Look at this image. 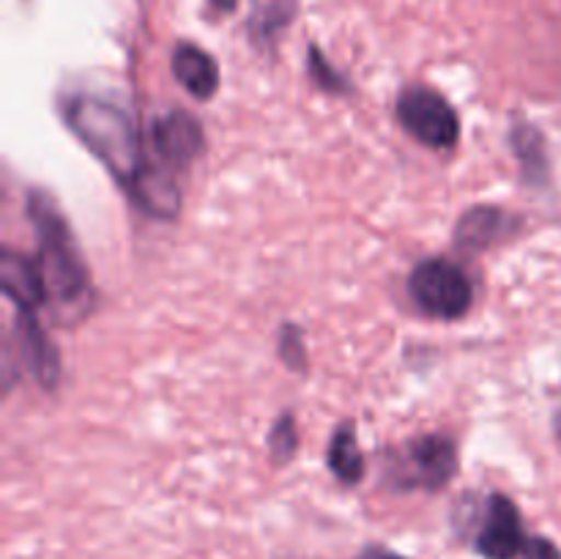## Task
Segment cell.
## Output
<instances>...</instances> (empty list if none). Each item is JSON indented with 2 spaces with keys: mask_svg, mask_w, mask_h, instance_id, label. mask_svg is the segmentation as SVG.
Instances as JSON below:
<instances>
[{
  "mask_svg": "<svg viewBox=\"0 0 561 559\" xmlns=\"http://www.w3.org/2000/svg\"><path fill=\"white\" fill-rule=\"evenodd\" d=\"M64 121L146 217L162 223L179 219V184L168 168L148 153V137H142L135 113L126 104L102 93H75L64 102Z\"/></svg>",
  "mask_w": 561,
  "mask_h": 559,
  "instance_id": "1",
  "label": "cell"
},
{
  "mask_svg": "<svg viewBox=\"0 0 561 559\" xmlns=\"http://www.w3.org/2000/svg\"><path fill=\"white\" fill-rule=\"evenodd\" d=\"M25 208L36 233V263L49 290V301L60 307H85L93 296L91 272L58 201L49 192L31 190Z\"/></svg>",
  "mask_w": 561,
  "mask_h": 559,
  "instance_id": "2",
  "label": "cell"
},
{
  "mask_svg": "<svg viewBox=\"0 0 561 559\" xmlns=\"http://www.w3.org/2000/svg\"><path fill=\"white\" fill-rule=\"evenodd\" d=\"M458 442L444 433H422L383 455V486L394 493H438L458 477Z\"/></svg>",
  "mask_w": 561,
  "mask_h": 559,
  "instance_id": "3",
  "label": "cell"
},
{
  "mask_svg": "<svg viewBox=\"0 0 561 559\" xmlns=\"http://www.w3.org/2000/svg\"><path fill=\"white\" fill-rule=\"evenodd\" d=\"M409 299L433 321H460L474 307V283L458 261L425 258L409 274Z\"/></svg>",
  "mask_w": 561,
  "mask_h": 559,
  "instance_id": "4",
  "label": "cell"
},
{
  "mask_svg": "<svg viewBox=\"0 0 561 559\" xmlns=\"http://www.w3.org/2000/svg\"><path fill=\"white\" fill-rule=\"evenodd\" d=\"M400 126L433 151H453L460 142V115L436 88L409 85L394 102Z\"/></svg>",
  "mask_w": 561,
  "mask_h": 559,
  "instance_id": "5",
  "label": "cell"
},
{
  "mask_svg": "<svg viewBox=\"0 0 561 559\" xmlns=\"http://www.w3.org/2000/svg\"><path fill=\"white\" fill-rule=\"evenodd\" d=\"M526 540V526L520 507L515 504L513 497L507 493H491L482 502L480 518H477L474 529V551L482 559H520L524 554Z\"/></svg>",
  "mask_w": 561,
  "mask_h": 559,
  "instance_id": "6",
  "label": "cell"
},
{
  "mask_svg": "<svg viewBox=\"0 0 561 559\" xmlns=\"http://www.w3.org/2000/svg\"><path fill=\"white\" fill-rule=\"evenodd\" d=\"M148 148L168 170H186L206 148V129L190 110H168L148 126Z\"/></svg>",
  "mask_w": 561,
  "mask_h": 559,
  "instance_id": "7",
  "label": "cell"
},
{
  "mask_svg": "<svg viewBox=\"0 0 561 559\" xmlns=\"http://www.w3.org/2000/svg\"><path fill=\"white\" fill-rule=\"evenodd\" d=\"M14 316L16 354H20L22 367L44 392H55L60 387V378H64L58 345L44 329L38 310H14Z\"/></svg>",
  "mask_w": 561,
  "mask_h": 559,
  "instance_id": "8",
  "label": "cell"
},
{
  "mask_svg": "<svg viewBox=\"0 0 561 559\" xmlns=\"http://www.w3.org/2000/svg\"><path fill=\"white\" fill-rule=\"evenodd\" d=\"M520 228H524V219L515 212L482 203V206H471L460 214L453 230V244L463 255H480V252L507 241L510 236L520 233Z\"/></svg>",
  "mask_w": 561,
  "mask_h": 559,
  "instance_id": "9",
  "label": "cell"
},
{
  "mask_svg": "<svg viewBox=\"0 0 561 559\" xmlns=\"http://www.w3.org/2000/svg\"><path fill=\"white\" fill-rule=\"evenodd\" d=\"M0 288H3V296L14 310H42L44 305H49V290L44 285L36 258H27L22 252L3 250Z\"/></svg>",
  "mask_w": 561,
  "mask_h": 559,
  "instance_id": "10",
  "label": "cell"
},
{
  "mask_svg": "<svg viewBox=\"0 0 561 559\" xmlns=\"http://www.w3.org/2000/svg\"><path fill=\"white\" fill-rule=\"evenodd\" d=\"M170 69H173V77L179 80V85L192 99H197V102H211L217 96L222 71H219V64L214 60V55L197 47V44H175L173 55H170Z\"/></svg>",
  "mask_w": 561,
  "mask_h": 559,
  "instance_id": "11",
  "label": "cell"
},
{
  "mask_svg": "<svg viewBox=\"0 0 561 559\" xmlns=\"http://www.w3.org/2000/svg\"><path fill=\"white\" fill-rule=\"evenodd\" d=\"M299 14V0H252L247 14V36L252 47L268 53L277 47L283 33L294 25Z\"/></svg>",
  "mask_w": 561,
  "mask_h": 559,
  "instance_id": "12",
  "label": "cell"
},
{
  "mask_svg": "<svg viewBox=\"0 0 561 559\" xmlns=\"http://www.w3.org/2000/svg\"><path fill=\"white\" fill-rule=\"evenodd\" d=\"M510 146H513V153L518 159L526 184H551V153H548V140L540 132V126H535L531 121H518L510 129Z\"/></svg>",
  "mask_w": 561,
  "mask_h": 559,
  "instance_id": "13",
  "label": "cell"
},
{
  "mask_svg": "<svg viewBox=\"0 0 561 559\" xmlns=\"http://www.w3.org/2000/svg\"><path fill=\"white\" fill-rule=\"evenodd\" d=\"M327 466L334 475V480L345 488H356L365 480L367 460L365 453H362L359 433H356L354 420H345L334 427L327 447Z\"/></svg>",
  "mask_w": 561,
  "mask_h": 559,
  "instance_id": "14",
  "label": "cell"
},
{
  "mask_svg": "<svg viewBox=\"0 0 561 559\" xmlns=\"http://www.w3.org/2000/svg\"><path fill=\"white\" fill-rule=\"evenodd\" d=\"M307 75H310L312 85L321 88L329 96H348V93H354L351 77L345 75V71H340L337 66L321 53L318 44H310V49H307Z\"/></svg>",
  "mask_w": 561,
  "mask_h": 559,
  "instance_id": "15",
  "label": "cell"
},
{
  "mask_svg": "<svg viewBox=\"0 0 561 559\" xmlns=\"http://www.w3.org/2000/svg\"><path fill=\"white\" fill-rule=\"evenodd\" d=\"M266 447L277 466L290 464V460H294L296 449H299V425H296L294 411H283V414L272 422L266 436Z\"/></svg>",
  "mask_w": 561,
  "mask_h": 559,
  "instance_id": "16",
  "label": "cell"
},
{
  "mask_svg": "<svg viewBox=\"0 0 561 559\" xmlns=\"http://www.w3.org/2000/svg\"><path fill=\"white\" fill-rule=\"evenodd\" d=\"M277 356L285 362V367L294 373L310 370V354H307L305 329L294 321H285L277 334Z\"/></svg>",
  "mask_w": 561,
  "mask_h": 559,
  "instance_id": "17",
  "label": "cell"
},
{
  "mask_svg": "<svg viewBox=\"0 0 561 559\" xmlns=\"http://www.w3.org/2000/svg\"><path fill=\"white\" fill-rule=\"evenodd\" d=\"M520 559H561V548L551 540V537L531 535L529 540H526Z\"/></svg>",
  "mask_w": 561,
  "mask_h": 559,
  "instance_id": "18",
  "label": "cell"
},
{
  "mask_svg": "<svg viewBox=\"0 0 561 559\" xmlns=\"http://www.w3.org/2000/svg\"><path fill=\"white\" fill-rule=\"evenodd\" d=\"M356 559H409V557H403L400 551H392V548L381 546V543H370V546H365L359 554H356Z\"/></svg>",
  "mask_w": 561,
  "mask_h": 559,
  "instance_id": "19",
  "label": "cell"
},
{
  "mask_svg": "<svg viewBox=\"0 0 561 559\" xmlns=\"http://www.w3.org/2000/svg\"><path fill=\"white\" fill-rule=\"evenodd\" d=\"M211 5L217 11H222V14H233L236 5H239V0H211Z\"/></svg>",
  "mask_w": 561,
  "mask_h": 559,
  "instance_id": "20",
  "label": "cell"
},
{
  "mask_svg": "<svg viewBox=\"0 0 561 559\" xmlns=\"http://www.w3.org/2000/svg\"><path fill=\"white\" fill-rule=\"evenodd\" d=\"M553 433L561 438V406L557 409V414H553Z\"/></svg>",
  "mask_w": 561,
  "mask_h": 559,
  "instance_id": "21",
  "label": "cell"
}]
</instances>
